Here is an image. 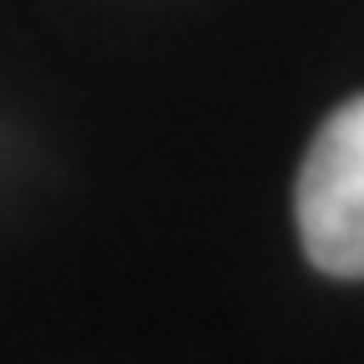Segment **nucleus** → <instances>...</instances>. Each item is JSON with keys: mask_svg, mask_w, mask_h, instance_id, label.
Instances as JSON below:
<instances>
[{"mask_svg": "<svg viewBox=\"0 0 364 364\" xmlns=\"http://www.w3.org/2000/svg\"><path fill=\"white\" fill-rule=\"evenodd\" d=\"M294 218L309 263L329 279H364V97L329 112L294 182Z\"/></svg>", "mask_w": 364, "mask_h": 364, "instance_id": "1", "label": "nucleus"}]
</instances>
